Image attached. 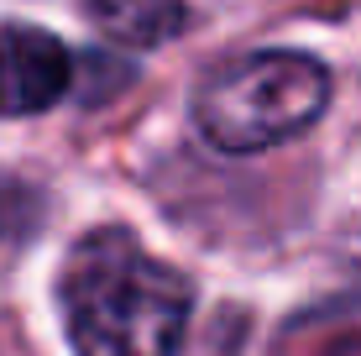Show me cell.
<instances>
[{
  "label": "cell",
  "instance_id": "1",
  "mask_svg": "<svg viewBox=\"0 0 361 356\" xmlns=\"http://www.w3.org/2000/svg\"><path fill=\"white\" fill-rule=\"evenodd\" d=\"M58 304L79 356H173L194 314V283L126 226H105L68 252Z\"/></svg>",
  "mask_w": 361,
  "mask_h": 356
},
{
  "label": "cell",
  "instance_id": "2",
  "mask_svg": "<svg viewBox=\"0 0 361 356\" xmlns=\"http://www.w3.org/2000/svg\"><path fill=\"white\" fill-rule=\"evenodd\" d=\"M330 105V68L314 53H246L194 94V126L220 152H262L309 131Z\"/></svg>",
  "mask_w": 361,
  "mask_h": 356
},
{
  "label": "cell",
  "instance_id": "4",
  "mask_svg": "<svg viewBox=\"0 0 361 356\" xmlns=\"http://www.w3.org/2000/svg\"><path fill=\"white\" fill-rule=\"evenodd\" d=\"M90 21L121 47H157L183 32V0H90Z\"/></svg>",
  "mask_w": 361,
  "mask_h": 356
},
{
  "label": "cell",
  "instance_id": "3",
  "mask_svg": "<svg viewBox=\"0 0 361 356\" xmlns=\"http://www.w3.org/2000/svg\"><path fill=\"white\" fill-rule=\"evenodd\" d=\"M73 84V58L53 32L11 21L0 27V116H42Z\"/></svg>",
  "mask_w": 361,
  "mask_h": 356
}]
</instances>
